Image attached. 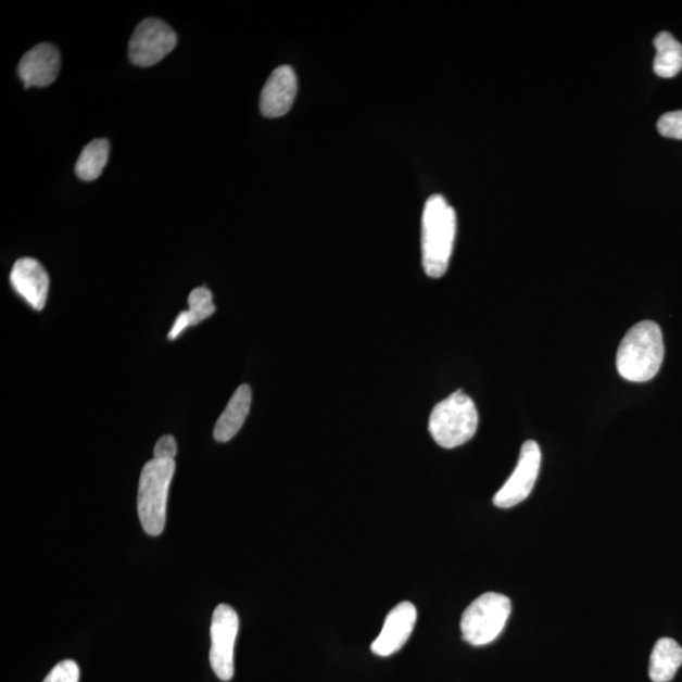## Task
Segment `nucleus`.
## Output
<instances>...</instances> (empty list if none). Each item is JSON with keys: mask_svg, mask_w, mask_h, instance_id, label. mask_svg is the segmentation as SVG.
Returning a JSON list of instances; mask_svg holds the SVG:
<instances>
[{"mask_svg": "<svg viewBox=\"0 0 682 682\" xmlns=\"http://www.w3.org/2000/svg\"><path fill=\"white\" fill-rule=\"evenodd\" d=\"M298 94V77L292 67L280 66L268 77L261 94V112L266 118H280L291 111Z\"/></svg>", "mask_w": 682, "mask_h": 682, "instance_id": "nucleus-10", "label": "nucleus"}, {"mask_svg": "<svg viewBox=\"0 0 682 682\" xmlns=\"http://www.w3.org/2000/svg\"><path fill=\"white\" fill-rule=\"evenodd\" d=\"M654 45L656 48L655 74L665 79L677 76L682 70V45L670 33L658 34Z\"/></svg>", "mask_w": 682, "mask_h": 682, "instance_id": "nucleus-15", "label": "nucleus"}, {"mask_svg": "<svg viewBox=\"0 0 682 682\" xmlns=\"http://www.w3.org/2000/svg\"><path fill=\"white\" fill-rule=\"evenodd\" d=\"M189 319L191 327H193L215 313L212 291L206 287H198V289L192 290L189 296Z\"/></svg>", "mask_w": 682, "mask_h": 682, "instance_id": "nucleus-17", "label": "nucleus"}, {"mask_svg": "<svg viewBox=\"0 0 682 682\" xmlns=\"http://www.w3.org/2000/svg\"><path fill=\"white\" fill-rule=\"evenodd\" d=\"M177 45V35L167 23L147 18L139 23L129 42V59L135 65L150 67L159 64Z\"/></svg>", "mask_w": 682, "mask_h": 682, "instance_id": "nucleus-6", "label": "nucleus"}, {"mask_svg": "<svg viewBox=\"0 0 682 682\" xmlns=\"http://www.w3.org/2000/svg\"><path fill=\"white\" fill-rule=\"evenodd\" d=\"M110 159V142L106 139H96L83 150L76 162V174L84 181H94L102 175Z\"/></svg>", "mask_w": 682, "mask_h": 682, "instance_id": "nucleus-16", "label": "nucleus"}, {"mask_svg": "<svg viewBox=\"0 0 682 682\" xmlns=\"http://www.w3.org/2000/svg\"><path fill=\"white\" fill-rule=\"evenodd\" d=\"M79 666L73 660H65L58 664L43 682H79Z\"/></svg>", "mask_w": 682, "mask_h": 682, "instance_id": "nucleus-18", "label": "nucleus"}, {"mask_svg": "<svg viewBox=\"0 0 682 682\" xmlns=\"http://www.w3.org/2000/svg\"><path fill=\"white\" fill-rule=\"evenodd\" d=\"M456 236V214L441 195L426 201L422 214V265L426 275L440 278L451 263Z\"/></svg>", "mask_w": 682, "mask_h": 682, "instance_id": "nucleus-2", "label": "nucleus"}, {"mask_svg": "<svg viewBox=\"0 0 682 682\" xmlns=\"http://www.w3.org/2000/svg\"><path fill=\"white\" fill-rule=\"evenodd\" d=\"M177 454V444L174 437L166 435L162 437L156 446H154V457L153 459L160 460H175V456Z\"/></svg>", "mask_w": 682, "mask_h": 682, "instance_id": "nucleus-20", "label": "nucleus"}, {"mask_svg": "<svg viewBox=\"0 0 682 682\" xmlns=\"http://www.w3.org/2000/svg\"><path fill=\"white\" fill-rule=\"evenodd\" d=\"M11 283L15 292L28 302L29 306L41 312L49 293V275L40 262L34 258H21L14 263Z\"/></svg>", "mask_w": 682, "mask_h": 682, "instance_id": "nucleus-12", "label": "nucleus"}, {"mask_svg": "<svg viewBox=\"0 0 682 682\" xmlns=\"http://www.w3.org/2000/svg\"><path fill=\"white\" fill-rule=\"evenodd\" d=\"M61 67L60 52L51 43H41L22 58L18 75L25 88L49 87L58 79Z\"/></svg>", "mask_w": 682, "mask_h": 682, "instance_id": "nucleus-11", "label": "nucleus"}, {"mask_svg": "<svg viewBox=\"0 0 682 682\" xmlns=\"http://www.w3.org/2000/svg\"><path fill=\"white\" fill-rule=\"evenodd\" d=\"M682 665V647L675 640L661 639L656 642L649 658V678L654 682H669L675 678Z\"/></svg>", "mask_w": 682, "mask_h": 682, "instance_id": "nucleus-14", "label": "nucleus"}, {"mask_svg": "<svg viewBox=\"0 0 682 682\" xmlns=\"http://www.w3.org/2000/svg\"><path fill=\"white\" fill-rule=\"evenodd\" d=\"M512 610L506 595L485 593L470 604L462 617L463 639L471 646L490 645L505 630Z\"/></svg>", "mask_w": 682, "mask_h": 682, "instance_id": "nucleus-5", "label": "nucleus"}, {"mask_svg": "<svg viewBox=\"0 0 682 682\" xmlns=\"http://www.w3.org/2000/svg\"><path fill=\"white\" fill-rule=\"evenodd\" d=\"M664 356L661 328L654 321H642L627 332L619 345L618 374L628 382H648L660 370Z\"/></svg>", "mask_w": 682, "mask_h": 682, "instance_id": "nucleus-1", "label": "nucleus"}, {"mask_svg": "<svg viewBox=\"0 0 682 682\" xmlns=\"http://www.w3.org/2000/svg\"><path fill=\"white\" fill-rule=\"evenodd\" d=\"M657 129L666 138L682 139V111L664 114L657 122Z\"/></svg>", "mask_w": 682, "mask_h": 682, "instance_id": "nucleus-19", "label": "nucleus"}, {"mask_svg": "<svg viewBox=\"0 0 682 682\" xmlns=\"http://www.w3.org/2000/svg\"><path fill=\"white\" fill-rule=\"evenodd\" d=\"M478 422L475 401L457 391L432 409L429 430L440 446L454 449L468 443L476 435Z\"/></svg>", "mask_w": 682, "mask_h": 682, "instance_id": "nucleus-4", "label": "nucleus"}, {"mask_svg": "<svg viewBox=\"0 0 682 682\" xmlns=\"http://www.w3.org/2000/svg\"><path fill=\"white\" fill-rule=\"evenodd\" d=\"M252 403V391L248 384L238 387L230 399L228 406L216 421L214 428V439L219 443H228L237 435L250 415Z\"/></svg>", "mask_w": 682, "mask_h": 682, "instance_id": "nucleus-13", "label": "nucleus"}, {"mask_svg": "<svg viewBox=\"0 0 682 682\" xmlns=\"http://www.w3.org/2000/svg\"><path fill=\"white\" fill-rule=\"evenodd\" d=\"M189 327H191L189 314L188 312H184L176 317L174 327L169 331L168 339L175 340L177 337H180L181 332L186 328H189Z\"/></svg>", "mask_w": 682, "mask_h": 682, "instance_id": "nucleus-21", "label": "nucleus"}, {"mask_svg": "<svg viewBox=\"0 0 682 682\" xmlns=\"http://www.w3.org/2000/svg\"><path fill=\"white\" fill-rule=\"evenodd\" d=\"M541 468V449L536 441H526L519 453L517 467L512 476L494 495V505L498 508H512L523 502L531 494Z\"/></svg>", "mask_w": 682, "mask_h": 682, "instance_id": "nucleus-8", "label": "nucleus"}, {"mask_svg": "<svg viewBox=\"0 0 682 682\" xmlns=\"http://www.w3.org/2000/svg\"><path fill=\"white\" fill-rule=\"evenodd\" d=\"M239 631L237 611L228 604H220L212 619L211 664L222 681H230L235 675V646Z\"/></svg>", "mask_w": 682, "mask_h": 682, "instance_id": "nucleus-7", "label": "nucleus"}, {"mask_svg": "<svg viewBox=\"0 0 682 682\" xmlns=\"http://www.w3.org/2000/svg\"><path fill=\"white\" fill-rule=\"evenodd\" d=\"M175 469V460L152 459L144 465L139 478L138 515L150 536H160L165 530L168 490Z\"/></svg>", "mask_w": 682, "mask_h": 682, "instance_id": "nucleus-3", "label": "nucleus"}, {"mask_svg": "<svg viewBox=\"0 0 682 682\" xmlns=\"http://www.w3.org/2000/svg\"><path fill=\"white\" fill-rule=\"evenodd\" d=\"M416 621L417 610L413 603L397 604L387 616L383 630L371 643V653L381 657L399 653L413 634Z\"/></svg>", "mask_w": 682, "mask_h": 682, "instance_id": "nucleus-9", "label": "nucleus"}]
</instances>
